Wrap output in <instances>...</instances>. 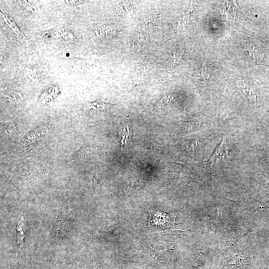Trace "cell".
<instances>
[{
    "label": "cell",
    "instance_id": "obj_1",
    "mask_svg": "<svg viewBox=\"0 0 269 269\" xmlns=\"http://www.w3.org/2000/svg\"><path fill=\"white\" fill-rule=\"evenodd\" d=\"M149 224L158 227L169 228L174 223L175 215L164 212H150Z\"/></svg>",
    "mask_w": 269,
    "mask_h": 269
},
{
    "label": "cell",
    "instance_id": "obj_2",
    "mask_svg": "<svg viewBox=\"0 0 269 269\" xmlns=\"http://www.w3.org/2000/svg\"><path fill=\"white\" fill-rule=\"evenodd\" d=\"M248 256L236 255L228 260L221 269H250L252 260Z\"/></svg>",
    "mask_w": 269,
    "mask_h": 269
},
{
    "label": "cell",
    "instance_id": "obj_3",
    "mask_svg": "<svg viewBox=\"0 0 269 269\" xmlns=\"http://www.w3.org/2000/svg\"><path fill=\"white\" fill-rule=\"evenodd\" d=\"M47 132L48 130L46 127H37L26 133L21 139L20 143L24 145H28L41 138Z\"/></svg>",
    "mask_w": 269,
    "mask_h": 269
},
{
    "label": "cell",
    "instance_id": "obj_4",
    "mask_svg": "<svg viewBox=\"0 0 269 269\" xmlns=\"http://www.w3.org/2000/svg\"><path fill=\"white\" fill-rule=\"evenodd\" d=\"M228 153V149L227 146L226 140L225 137L221 143L216 148L215 151L207 161L210 167L211 168L213 165L218 161L222 160L226 156Z\"/></svg>",
    "mask_w": 269,
    "mask_h": 269
},
{
    "label": "cell",
    "instance_id": "obj_5",
    "mask_svg": "<svg viewBox=\"0 0 269 269\" xmlns=\"http://www.w3.org/2000/svg\"><path fill=\"white\" fill-rule=\"evenodd\" d=\"M111 104L100 101L89 102L85 106L84 111L89 115L106 112L109 110Z\"/></svg>",
    "mask_w": 269,
    "mask_h": 269
},
{
    "label": "cell",
    "instance_id": "obj_6",
    "mask_svg": "<svg viewBox=\"0 0 269 269\" xmlns=\"http://www.w3.org/2000/svg\"><path fill=\"white\" fill-rule=\"evenodd\" d=\"M24 219L23 216H20L15 223V234L17 247L18 249L23 247L25 237Z\"/></svg>",
    "mask_w": 269,
    "mask_h": 269
},
{
    "label": "cell",
    "instance_id": "obj_7",
    "mask_svg": "<svg viewBox=\"0 0 269 269\" xmlns=\"http://www.w3.org/2000/svg\"><path fill=\"white\" fill-rule=\"evenodd\" d=\"M237 85L242 92L245 94L250 101H255L256 95L253 88L247 85L244 81L239 80L237 82Z\"/></svg>",
    "mask_w": 269,
    "mask_h": 269
},
{
    "label": "cell",
    "instance_id": "obj_8",
    "mask_svg": "<svg viewBox=\"0 0 269 269\" xmlns=\"http://www.w3.org/2000/svg\"><path fill=\"white\" fill-rule=\"evenodd\" d=\"M59 89L57 86H54L49 87L40 96V101L41 103H47L54 99L58 94Z\"/></svg>",
    "mask_w": 269,
    "mask_h": 269
},
{
    "label": "cell",
    "instance_id": "obj_9",
    "mask_svg": "<svg viewBox=\"0 0 269 269\" xmlns=\"http://www.w3.org/2000/svg\"><path fill=\"white\" fill-rule=\"evenodd\" d=\"M116 32V28L114 26H107L99 28L96 31L98 36L103 38H109L115 36Z\"/></svg>",
    "mask_w": 269,
    "mask_h": 269
},
{
    "label": "cell",
    "instance_id": "obj_10",
    "mask_svg": "<svg viewBox=\"0 0 269 269\" xmlns=\"http://www.w3.org/2000/svg\"><path fill=\"white\" fill-rule=\"evenodd\" d=\"M5 97L12 103H19L22 99V96L15 91H9L5 94Z\"/></svg>",
    "mask_w": 269,
    "mask_h": 269
},
{
    "label": "cell",
    "instance_id": "obj_11",
    "mask_svg": "<svg viewBox=\"0 0 269 269\" xmlns=\"http://www.w3.org/2000/svg\"><path fill=\"white\" fill-rule=\"evenodd\" d=\"M2 130L7 134H11L16 131L15 126L12 122H5L1 124Z\"/></svg>",
    "mask_w": 269,
    "mask_h": 269
},
{
    "label": "cell",
    "instance_id": "obj_12",
    "mask_svg": "<svg viewBox=\"0 0 269 269\" xmlns=\"http://www.w3.org/2000/svg\"><path fill=\"white\" fill-rule=\"evenodd\" d=\"M117 10L118 12H131L133 10V7L131 5L129 2H123L117 6Z\"/></svg>",
    "mask_w": 269,
    "mask_h": 269
},
{
    "label": "cell",
    "instance_id": "obj_13",
    "mask_svg": "<svg viewBox=\"0 0 269 269\" xmlns=\"http://www.w3.org/2000/svg\"><path fill=\"white\" fill-rule=\"evenodd\" d=\"M202 75L205 79H208L210 77V72L206 61H204L202 65Z\"/></svg>",
    "mask_w": 269,
    "mask_h": 269
},
{
    "label": "cell",
    "instance_id": "obj_14",
    "mask_svg": "<svg viewBox=\"0 0 269 269\" xmlns=\"http://www.w3.org/2000/svg\"><path fill=\"white\" fill-rule=\"evenodd\" d=\"M65 3L71 6H75L81 4L86 2L85 0H65Z\"/></svg>",
    "mask_w": 269,
    "mask_h": 269
},
{
    "label": "cell",
    "instance_id": "obj_15",
    "mask_svg": "<svg viewBox=\"0 0 269 269\" xmlns=\"http://www.w3.org/2000/svg\"><path fill=\"white\" fill-rule=\"evenodd\" d=\"M17 1L18 2L20 5L24 8H26L28 10H31V4L28 2V1L18 0Z\"/></svg>",
    "mask_w": 269,
    "mask_h": 269
},
{
    "label": "cell",
    "instance_id": "obj_16",
    "mask_svg": "<svg viewBox=\"0 0 269 269\" xmlns=\"http://www.w3.org/2000/svg\"><path fill=\"white\" fill-rule=\"evenodd\" d=\"M171 100V98L170 97V96H166L162 98V99L161 100V101L158 103V105L159 106H162L163 105H165L166 103H167L168 102L170 101Z\"/></svg>",
    "mask_w": 269,
    "mask_h": 269
},
{
    "label": "cell",
    "instance_id": "obj_17",
    "mask_svg": "<svg viewBox=\"0 0 269 269\" xmlns=\"http://www.w3.org/2000/svg\"><path fill=\"white\" fill-rule=\"evenodd\" d=\"M269 269V268H268V269Z\"/></svg>",
    "mask_w": 269,
    "mask_h": 269
}]
</instances>
